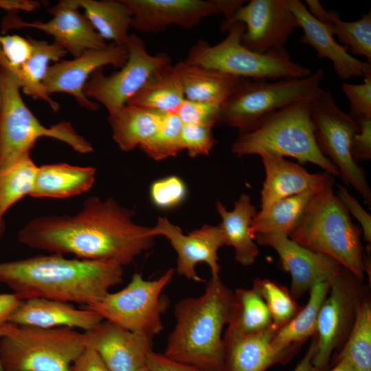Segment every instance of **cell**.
I'll return each mask as SVG.
<instances>
[{
  "label": "cell",
  "mask_w": 371,
  "mask_h": 371,
  "mask_svg": "<svg viewBox=\"0 0 371 371\" xmlns=\"http://www.w3.org/2000/svg\"><path fill=\"white\" fill-rule=\"evenodd\" d=\"M324 71L317 69L300 78L276 80L242 78L234 92L221 105L218 124L251 130L267 115L295 102L313 99L323 89Z\"/></svg>",
  "instance_id": "cell-9"
},
{
  "label": "cell",
  "mask_w": 371,
  "mask_h": 371,
  "mask_svg": "<svg viewBox=\"0 0 371 371\" xmlns=\"http://www.w3.org/2000/svg\"><path fill=\"white\" fill-rule=\"evenodd\" d=\"M310 110L319 149L337 168L344 183L352 187L370 205L371 189L365 171L350 151L352 138L359 131L355 119L339 108L329 91L323 90L313 98Z\"/></svg>",
  "instance_id": "cell-11"
},
{
  "label": "cell",
  "mask_w": 371,
  "mask_h": 371,
  "mask_svg": "<svg viewBox=\"0 0 371 371\" xmlns=\"http://www.w3.org/2000/svg\"><path fill=\"white\" fill-rule=\"evenodd\" d=\"M5 229V224L4 219L3 218L0 219V241L4 234Z\"/></svg>",
  "instance_id": "cell-53"
},
{
  "label": "cell",
  "mask_w": 371,
  "mask_h": 371,
  "mask_svg": "<svg viewBox=\"0 0 371 371\" xmlns=\"http://www.w3.org/2000/svg\"><path fill=\"white\" fill-rule=\"evenodd\" d=\"M309 12L335 34L350 53L365 56L371 61V12L357 21L348 22L340 19L335 10H325L317 0H306Z\"/></svg>",
  "instance_id": "cell-34"
},
{
  "label": "cell",
  "mask_w": 371,
  "mask_h": 371,
  "mask_svg": "<svg viewBox=\"0 0 371 371\" xmlns=\"http://www.w3.org/2000/svg\"><path fill=\"white\" fill-rule=\"evenodd\" d=\"M313 99L282 108L251 130L239 133L232 145V152L238 157L262 154L290 157L300 164H315L332 176L339 177L337 168L317 145L310 110Z\"/></svg>",
  "instance_id": "cell-5"
},
{
  "label": "cell",
  "mask_w": 371,
  "mask_h": 371,
  "mask_svg": "<svg viewBox=\"0 0 371 371\" xmlns=\"http://www.w3.org/2000/svg\"><path fill=\"white\" fill-rule=\"evenodd\" d=\"M361 281L342 267L329 282L328 295L319 308L316 333V350L312 362L327 371L335 350L344 345L363 300L368 296Z\"/></svg>",
  "instance_id": "cell-12"
},
{
  "label": "cell",
  "mask_w": 371,
  "mask_h": 371,
  "mask_svg": "<svg viewBox=\"0 0 371 371\" xmlns=\"http://www.w3.org/2000/svg\"><path fill=\"white\" fill-rule=\"evenodd\" d=\"M253 287L263 299L277 330L288 324L302 308L286 287L273 280L256 278Z\"/></svg>",
  "instance_id": "cell-38"
},
{
  "label": "cell",
  "mask_w": 371,
  "mask_h": 371,
  "mask_svg": "<svg viewBox=\"0 0 371 371\" xmlns=\"http://www.w3.org/2000/svg\"><path fill=\"white\" fill-rule=\"evenodd\" d=\"M134 214L112 198L93 196L74 215L31 219L19 231L18 239L32 249L124 266L154 243L151 227L136 224Z\"/></svg>",
  "instance_id": "cell-1"
},
{
  "label": "cell",
  "mask_w": 371,
  "mask_h": 371,
  "mask_svg": "<svg viewBox=\"0 0 371 371\" xmlns=\"http://www.w3.org/2000/svg\"><path fill=\"white\" fill-rule=\"evenodd\" d=\"M342 90L349 101L352 117H371V76L364 77L361 84L344 82Z\"/></svg>",
  "instance_id": "cell-43"
},
{
  "label": "cell",
  "mask_w": 371,
  "mask_h": 371,
  "mask_svg": "<svg viewBox=\"0 0 371 371\" xmlns=\"http://www.w3.org/2000/svg\"><path fill=\"white\" fill-rule=\"evenodd\" d=\"M150 232L155 237L163 236L170 241L177 254V271L179 275L196 282H204L195 269L197 264L205 262L212 277L219 276L218 251L224 246V240L218 225H204L184 234L179 226L168 218L159 217Z\"/></svg>",
  "instance_id": "cell-19"
},
{
  "label": "cell",
  "mask_w": 371,
  "mask_h": 371,
  "mask_svg": "<svg viewBox=\"0 0 371 371\" xmlns=\"http://www.w3.org/2000/svg\"><path fill=\"white\" fill-rule=\"evenodd\" d=\"M84 15L105 41L126 45L132 13L123 0H76Z\"/></svg>",
  "instance_id": "cell-35"
},
{
  "label": "cell",
  "mask_w": 371,
  "mask_h": 371,
  "mask_svg": "<svg viewBox=\"0 0 371 371\" xmlns=\"http://www.w3.org/2000/svg\"><path fill=\"white\" fill-rule=\"evenodd\" d=\"M69 371H111L98 353L86 348L69 367Z\"/></svg>",
  "instance_id": "cell-48"
},
{
  "label": "cell",
  "mask_w": 371,
  "mask_h": 371,
  "mask_svg": "<svg viewBox=\"0 0 371 371\" xmlns=\"http://www.w3.org/2000/svg\"><path fill=\"white\" fill-rule=\"evenodd\" d=\"M316 350V339L315 336L312 337V341L304 357L300 360L295 368L293 371H322L315 367L312 359Z\"/></svg>",
  "instance_id": "cell-51"
},
{
  "label": "cell",
  "mask_w": 371,
  "mask_h": 371,
  "mask_svg": "<svg viewBox=\"0 0 371 371\" xmlns=\"http://www.w3.org/2000/svg\"><path fill=\"white\" fill-rule=\"evenodd\" d=\"M258 245L273 249L282 268L291 276L290 293L300 298L317 283L330 282L343 267L333 258L311 250L280 234H257Z\"/></svg>",
  "instance_id": "cell-18"
},
{
  "label": "cell",
  "mask_w": 371,
  "mask_h": 371,
  "mask_svg": "<svg viewBox=\"0 0 371 371\" xmlns=\"http://www.w3.org/2000/svg\"><path fill=\"white\" fill-rule=\"evenodd\" d=\"M234 291L220 276L211 277L203 294L179 300L175 307L176 324L164 355L205 371H223L227 325Z\"/></svg>",
  "instance_id": "cell-3"
},
{
  "label": "cell",
  "mask_w": 371,
  "mask_h": 371,
  "mask_svg": "<svg viewBox=\"0 0 371 371\" xmlns=\"http://www.w3.org/2000/svg\"><path fill=\"white\" fill-rule=\"evenodd\" d=\"M184 100L179 72L175 65L169 63L155 70L126 104L175 114Z\"/></svg>",
  "instance_id": "cell-29"
},
{
  "label": "cell",
  "mask_w": 371,
  "mask_h": 371,
  "mask_svg": "<svg viewBox=\"0 0 371 371\" xmlns=\"http://www.w3.org/2000/svg\"><path fill=\"white\" fill-rule=\"evenodd\" d=\"M32 46V54L27 61L20 67L8 63L0 49V67L8 71L16 80L23 92L34 99L45 101L56 112L60 106L48 95L43 86L50 62L57 63L67 53L56 43L27 37Z\"/></svg>",
  "instance_id": "cell-25"
},
{
  "label": "cell",
  "mask_w": 371,
  "mask_h": 371,
  "mask_svg": "<svg viewBox=\"0 0 371 371\" xmlns=\"http://www.w3.org/2000/svg\"><path fill=\"white\" fill-rule=\"evenodd\" d=\"M260 156L265 172L260 192V210L267 209L278 200L309 190H319L334 180V177L326 172L311 173L300 164L282 157L271 154Z\"/></svg>",
  "instance_id": "cell-22"
},
{
  "label": "cell",
  "mask_w": 371,
  "mask_h": 371,
  "mask_svg": "<svg viewBox=\"0 0 371 371\" xmlns=\"http://www.w3.org/2000/svg\"><path fill=\"white\" fill-rule=\"evenodd\" d=\"M299 27L303 30L301 43L313 46L320 58H328L333 64L337 76L341 80L371 76V64L353 57L348 50L337 43L329 30L314 17L299 0H287Z\"/></svg>",
  "instance_id": "cell-21"
},
{
  "label": "cell",
  "mask_w": 371,
  "mask_h": 371,
  "mask_svg": "<svg viewBox=\"0 0 371 371\" xmlns=\"http://www.w3.org/2000/svg\"><path fill=\"white\" fill-rule=\"evenodd\" d=\"M39 1L33 0H0V9L10 12L22 10L31 12L40 8Z\"/></svg>",
  "instance_id": "cell-50"
},
{
  "label": "cell",
  "mask_w": 371,
  "mask_h": 371,
  "mask_svg": "<svg viewBox=\"0 0 371 371\" xmlns=\"http://www.w3.org/2000/svg\"><path fill=\"white\" fill-rule=\"evenodd\" d=\"M236 22L245 25L241 44L261 54L284 47L289 36L299 27L287 0H251L245 3L221 23V30L227 32Z\"/></svg>",
  "instance_id": "cell-15"
},
{
  "label": "cell",
  "mask_w": 371,
  "mask_h": 371,
  "mask_svg": "<svg viewBox=\"0 0 371 371\" xmlns=\"http://www.w3.org/2000/svg\"><path fill=\"white\" fill-rule=\"evenodd\" d=\"M132 13L131 27L143 33H159L172 25L192 29L206 17L223 14L229 19L245 1L123 0Z\"/></svg>",
  "instance_id": "cell-14"
},
{
  "label": "cell",
  "mask_w": 371,
  "mask_h": 371,
  "mask_svg": "<svg viewBox=\"0 0 371 371\" xmlns=\"http://www.w3.org/2000/svg\"><path fill=\"white\" fill-rule=\"evenodd\" d=\"M166 114L126 104L108 116L113 139L122 150L131 151L155 133Z\"/></svg>",
  "instance_id": "cell-30"
},
{
  "label": "cell",
  "mask_w": 371,
  "mask_h": 371,
  "mask_svg": "<svg viewBox=\"0 0 371 371\" xmlns=\"http://www.w3.org/2000/svg\"><path fill=\"white\" fill-rule=\"evenodd\" d=\"M0 371H3L1 363H0Z\"/></svg>",
  "instance_id": "cell-55"
},
{
  "label": "cell",
  "mask_w": 371,
  "mask_h": 371,
  "mask_svg": "<svg viewBox=\"0 0 371 371\" xmlns=\"http://www.w3.org/2000/svg\"><path fill=\"white\" fill-rule=\"evenodd\" d=\"M21 302L14 293L0 294V327L9 323L10 317Z\"/></svg>",
  "instance_id": "cell-49"
},
{
  "label": "cell",
  "mask_w": 371,
  "mask_h": 371,
  "mask_svg": "<svg viewBox=\"0 0 371 371\" xmlns=\"http://www.w3.org/2000/svg\"><path fill=\"white\" fill-rule=\"evenodd\" d=\"M337 196L348 210L359 223L362 230L363 240L368 243H371V216L365 210L359 202L341 186L338 185Z\"/></svg>",
  "instance_id": "cell-46"
},
{
  "label": "cell",
  "mask_w": 371,
  "mask_h": 371,
  "mask_svg": "<svg viewBox=\"0 0 371 371\" xmlns=\"http://www.w3.org/2000/svg\"><path fill=\"white\" fill-rule=\"evenodd\" d=\"M213 127L191 123H183L181 133L182 145L190 157L208 155L216 144Z\"/></svg>",
  "instance_id": "cell-41"
},
{
  "label": "cell",
  "mask_w": 371,
  "mask_h": 371,
  "mask_svg": "<svg viewBox=\"0 0 371 371\" xmlns=\"http://www.w3.org/2000/svg\"><path fill=\"white\" fill-rule=\"evenodd\" d=\"M138 371H148V368H146V366L142 368V369H140Z\"/></svg>",
  "instance_id": "cell-54"
},
{
  "label": "cell",
  "mask_w": 371,
  "mask_h": 371,
  "mask_svg": "<svg viewBox=\"0 0 371 371\" xmlns=\"http://www.w3.org/2000/svg\"><path fill=\"white\" fill-rule=\"evenodd\" d=\"M220 105L189 100L185 98L178 107L177 115L183 123L203 124L214 127L218 124Z\"/></svg>",
  "instance_id": "cell-42"
},
{
  "label": "cell",
  "mask_w": 371,
  "mask_h": 371,
  "mask_svg": "<svg viewBox=\"0 0 371 371\" xmlns=\"http://www.w3.org/2000/svg\"><path fill=\"white\" fill-rule=\"evenodd\" d=\"M146 366L148 371H205L194 366L172 360L164 354L151 350L146 359Z\"/></svg>",
  "instance_id": "cell-47"
},
{
  "label": "cell",
  "mask_w": 371,
  "mask_h": 371,
  "mask_svg": "<svg viewBox=\"0 0 371 371\" xmlns=\"http://www.w3.org/2000/svg\"><path fill=\"white\" fill-rule=\"evenodd\" d=\"M37 170L38 166L29 155L0 170V219L12 205L30 195Z\"/></svg>",
  "instance_id": "cell-37"
},
{
  "label": "cell",
  "mask_w": 371,
  "mask_h": 371,
  "mask_svg": "<svg viewBox=\"0 0 371 371\" xmlns=\"http://www.w3.org/2000/svg\"><path fill=\"white\" fill-rule=\"evenodd\" d=\"M216 207L221 217L218 227L223 234L224 245L234 248L235 259L239 264L251 265L259 256L260 250L249 231L252 219L257 213L249 195L242 194L231 211H228L220 201L216 202Z\"/></svg>",
  "instance_id": "cell-26"
},
{
  "label": "cell",
  "mask_w": 371,
  "mask_h": 371,
  "mask_svg": "<svg viewBox=\"0 0 371 371\" xmlns=\"http://www.w3.org/2000/svg\"><path fill=\"white\" fill-rule=\"evenodd\" d=\"M175 67L185 98L192 101L221 106L234 92L242 79L183 60L178 62Z\"/></svg>",
  "instance_id": "cell-28"
},
{
  "label": "cell",
  "mask_w": 371,
  "mask_h": 371,
  "mask_svg": "<svg viewBox=\"0 0 371 371\" xmlns=\"http://www.w3.org/2000/svg\"><path fill=\"white\" fill-rule=\"evenodd\" d=\"M126 47L128 58L123 67L107 76L102 68L95 70L84 87L85 96L102 104L109 115L126 105L155 70L171 63L166 53L149 54L136 35L129 34Z\"/></svg>",
  "instance_id": "cell-13"
},
{
  "label": "cell",
  "mask_w": 371,
  "mask_h": 371,
  "mask_svg": "<svg viewBox=\"0 0 371 371\" xmlns=\"http://www.w3.org/2000/svg\"><path fill=\"white\" fill-rule=\"evenodd\" d=\"M329 371H356L352 365L345 359L336 360L335 366Z\"/></svg>",
  "instance_id": "cell-52"
},
{
  "label": "cell",
  "mask_w": 371,
  "mask_h": 371,
  "mask_svg": "<svg viewBox=\"0 0 371 371\" xmlns=\"http://www.w3.org/2000/svg\"><path fill=\"white\" fill-rule=\"evenodd\" d=\"M95 173L93 167L66 163L38 166L34 186L30 196L66 199L82 194L93 186Z\"/></svg>",
  "instance_id": "cell-27"
},
{
  "label": "cell",
  "mask_w": 371,
  "mask_h": 371,
  "mask_svg": "<svg viewBox=\"0 0 371 371\" xmlns=\"http://www.w3.org/2000/svg\"><path fill=\"white\" fill-rule=\"evenodd\" d=\"M277 330L272 325L262 332L224 343L223 371H266L276 363L286 362L293 355L272 345Z\"/></svg>",
  "instance_id": "cell-24"
},
{
  "label": "cell",
  "mask_w": 371,
  "mask_h": 371,
  "mask_svg": "<svg viewBox=\"0 0 371 371\" xmlns=\"http://www.w3.org/2000/svg\"><path fill=\"white\" fill-rule=\"evenodd\" d=\"M317 190H309L278 200L267 209L260 210L252 219L250 233L254 237L265 234H280L289 237L302 221Z\"/></svg>",
  "instance_id": "cell-32"
},
{
  "label": "cell",
  "mask_w": 371,
  "mask_h": 371,
  "mask_svg": "<svg viewBox=\"0 0 371 371\" xmlns=\"http://www.w3.org/2000/svg\"><path fill=\"white\" fill-rule=\"evenodd\" d=\"M187 194L183 181L171 175L154 181L150 187V196L153 203L159 208L170 209L181 203Z\"/></svg>",
  "instance_id": "cell-40"
},
{
  "label": "cell",
  "mask_w": 371,
  "mask_h": 371,
  "mask_svg": "<svg viewBox=\"0 0 371 371\" xmlns=\"http://www.w3.org/2000/svg\"><path fill=\"white\" fill-rule=\"evenodd\" d=\"M0 104H1V98H0Z\"/></svg>",
  "instance_id": "cell-56"
},
{
  "label": "cell",
  "mask_w": 371,
  "mask_h": 371,
  "mask_svg": "<svg viewBox=\"0 0 371 371\" xmlns=\"http://www.w3.org/2000/svg\"><path fill=\"white\" fill-rule=\"evenodd\" d=\"M127 58L126 45L113 43L102 48L87 49L71 60H60L50 65L42 84L48 95L58 92L69 93L82 107L96 111L98 103L84 94L86 82L95 70L105 65L120 69Z\"/></svg>",
  "instance_id": "cell-16"
},
{
  "label": "cell",
  "mask_w": 371,
  "mask_h": 371,
  "mask_svg": "<svg viewBox=\"0 0 371 371\" xmlns=\"http://www.w3.org/2000/svg\"><path fill=\"white\" fill-rule=\"evenodd\" d=\"M86 348L95 351L111 371H138L146 366L153 338L103 319L85 331Z\"/></svg>",
  "instance_id": "cell-20"
},
{
  "label": "cell",
  "mask_w": 371,
  "mask_h": 371,
  "mask_svg": "<svg viewBox=\"0 0 371 371\" xmlns=\"http://www.w3.org/2000/svg\"><path fill=\"white\" fill-rule=\"evenodd\" d=\"M334 180L314 194L291 239L314 251L324 254L363 282L370 269L361 241L362 230L333 190Z\"/></svg>",
  "instance_id": "cell-4"
},
{
  "label": "cell",
  "mask_w": 371,
  "mask_h": 371,
  "mask_svg": "<svg viewBox=\"0 0 371 371\" xmlns=\"http://www.w3.org/2000/svg\"><path fill=\"white\" fill-rule=\"evenodd\" d=\"M345 359L356 371H371V303L368 296L359 310L352 330L337 359Z\"/></svg>",
  "instance_id": "cell-36"
},
{
  "label": "cell",
  "mask_w": 371,
  "mask_h": 371,
  "mask_svg": "<svg viewBox=\"0 0 371 371\" xmlns=\"http://www.w3.org/2000/svg\"><path fill=\"white\" fill-rule=\"evenodd\" d=\"M20 89L16 78L0 67V170L30 155L42 137L61 141L80 154L93 152L92 144L70 122L42 124L24 103Z\"/></svg>",
  "instance_id": "cell-6"
},
{
  "label": "cell",
  "mask_w": 371,
  "mask_h": 371,
  "mask_svg": "<svg viewBox=\"0 0 371 371\" xmlns=\"http://www.w3.org/2000/svg\"><path fill=\"white\" fill-rule=\"evenodd\" d=\"M174 272L173 269H169L153 280H145L141 273H135L124 288L109 292L84 307L97 313L104 320L153 338L164 328L161 315L169 300L162 292L171 282Z\"/></svg>",
  "instance_id": "cell-10"
},
{
  "label": "cell",
  "mask_w": 371,
  "mask_h": 371,
  "mask_svg": "<svg viewBox=\"0 0 371 371\" xmlns=\"http://www.w3.org/2000/svg\"><path fill=\"white\" fill-rule=\"evenodd\" d=\"M76 0H62L48 9L52 18L47 22H27L15 12H10L2 21L3 32L11 29L34 28L54 38V43L62 47L74 58L84 51L100 49L107 45L88 19L79 12Z\"/></svg>",
  "instance_id": "cell-17"
},
{
  "label": "cell",
  "mask_w": 371,
  "mask_h": 371,
  "mask_svg": "<svg viewBox=\"0 0 371 371\" xmlns=\"http://www.w3.org/2000/svg\"><path fill=\"white\" fill-rule=\"evenodd\" d=\"M244 31L243 23H234L218 43L211 45L204 40L197 41L183 61L254 80L300 78L311 74L309 69L293 61L284 47L262 54L246 48L240 43Z\"/></svg>",
  "instance_id": "cell-8"
},
{
  "label": "cell",
  "mask_w": 371,
  "mask_h": 371,
  "mask_svg": "<svg viewBox=\"0 0 371 371\" xmlns=\"http://www.w3.org/2000/svg\"><path fill=\"white\" fill-rule=\"evenodd\" d=\"M182 125L177 115L166 113L155 133L139 147L156 161L177 156L184 150L181 137Z\"/></svg>",
  "instance_id": "cell-39"
},
{
  "label": "cell",
  "mask_w": 371,
  "mask_h": 371,
  "mask_svg": "<svg viewBox=\"0 0 371 371\" xmlns=\"http://www.w3.org/2000/svg\"><path fill=\"white\" fill-rule=\"evenodd\" d=\"M329 286L328 282H319L310 289L307 303L275 334L272 345L276 350L294 355L307 339L315 335L318 313Z\"/></svg>",
  "instance_id": "cell-33"
},
{
  "label": "cell",
  "mask_w": 371,
  "mask_h": 371,
  "mask_svg": "<svg viewBox=\"0 0 371 371\" xmlns=\"http://www.w3.org/2000/svg\"><path fill=\"white\" fill-rule=\"evenodd\" d=\"M359 126L351 140L350 151L356 162L371 159V117L361 116L355 118Z\"/></svg>",
  "instance_id": "cell-45"
},
{
  "label": "cell",
  "mask_w": 371,
  "mask_h": 371,
  "mask_svg": "<svg viewBox=\"0 0 371 371\" xmlns=\"http://www.w3.org/2000/svg\"><path fill=\"white\" fill-rule=\"evenodd\" d=\"M103 319L97 313L68 302L33 298L23 300L9 323L19 326L52 328L65 327L89 330Z\"/></svg>",
  "instance_id": "cell-23"
},
{
  "label": "cell",
  "mask_w": 371,
  "mask_h": 371,
  "mask_svg": "<svg viewBox=\"0 0 371 371\" xmlns=\"http://www.w3.org/2000/svg\"><path fill=\"white\" fill-rule=\"evenodd\" d=\"M267 306L254 287L234 291L230 315L223 344L236 338L256 334L272 326Z\"/></svg>",
  "instance_id": "cell-31"
},
{
  "label": "cell",
  "mask_w": 371,
  "mask_h": 371,
  "mask_svg": "<svg viewBox=\"0 0 371 371\" xmlns=\"http://www.w3.org/2000/svg\"><path fill=\"white\" fill-rule=\"evenodd\" d=\"M122 280L123 266L113 260L67 258L53 254L0 262V283L22 301L44 298L85 306Z\"/></svg>",
  "instance_id": "cell-2"
},
{
  "label": "cell",
  "mask_w": 371,
  "mask_h": 371,
  "mask_svg": "<svg viewBox=\"0 0 371 371\" xmlns=\"http://www.w3.org/2000/svg\"><path fill=\"white\" fill-rule=\"evenodd\" d=\"M0 49L8 63L14 67L25 64L32 51L27 38L17 34L0 35Z\"/></svg>",
  "instance_id": "cell-44"
},
{
  "label": "cell",
  "mask_w": 371,
  "mask_h": 371,
  "mask_svg": "<svg viewBox=\"0 0 371 371\" xmlns=\"http://www.w3.org/2000/svg\"><path fill=\"white\" fill-rule=\"evenodd\" d=\"M85 348L84 333L74 328L12 323L0 327L3 371H69Z\"/></svg>",
  "instance_id": "cell-7"
}]
</instances>
